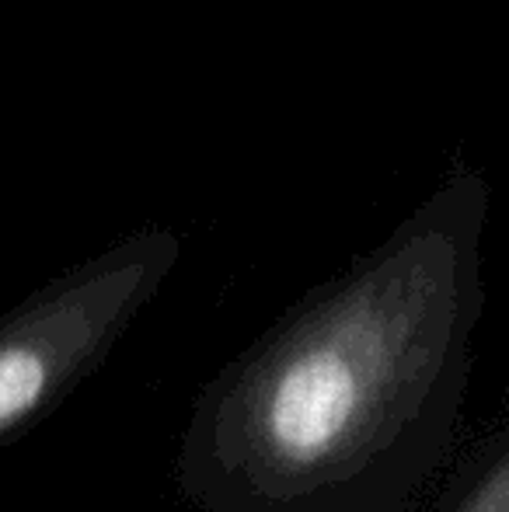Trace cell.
I'll return each instance as SVG.
<instances>
[{
	"label": "cell",
	"mask_w": 509,
	"mask_h": 512,
	"mask_svg": "<svg viewBox=\"0 0 509 512\" xmlns=\"http://www.w3.org/2000/svg\"><path fill=\"white\" fill-rule=\"evenodd\" d=\"M182 241L140 230L28 293L0 317V450L42 425L161 293Z\"/></svg>",
	"instance_id": "obj_2"
},
{
	"label": "cell",
	"mask_w": 509,
	"mask_h": 512,
	"mask_svg": "<svg viewBox=\"0 0 509 512\" xmlns=\"http://www.w3.org/2000/svg\"><path fill=\"white\" fill-rule=\"evenodd\" d=\"M489 185L450 175L304 293L192 401L175 460L196 512H405L454 443L485 310Z\"/></svg>",
	"instance_id": "obj_1"
},
{
	"label": "cell",
	"mask_w": 509,
	"mask_h": 512,
	"mask_svg": "<svg viewBox=\"0 0 509 512\" xmlns=\"http://www.w3.org/2000/svg\"><path fill=\"white\" fill-rule=\"evenodd\" d=\"M440 512H509V425L464 467Z\"/></svg>",
	"instance_id": "obj_3"
}]
</instances>
